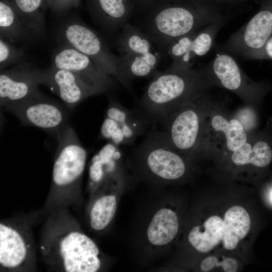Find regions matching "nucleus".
<instances>
[{"label":"nucleus","instance_id":"f257e3e1","mask_svg":"<svg viewBox=\"0 0 272 272\" xmlns=\"http://www.w3.org/2000/svg\"><path fill=\"white\" fill-rule=\"evenodd\" d=\"M146 10L144 32L162 51L179 37L225 22L218 4L212 0H157Z\"/></svg>","mask_w":272,"mask_h":272},{"label":"nucleus","instance_id":"f03ea898","mask_svg":"<svg viewBox=\"0 0 272 272\" xmlns=\"http://www.w3.org/2000/svg\"><path fill=\"white\" fill-rule=\"evenodd\" d=\"M213 85L207 69L170 66L157 71L141 99L144 114L152 120H162Z\"/></svg>","mask_w":272,"mask_h":272},{"label":"nucleus","instance_id":"7ed1b4c3","mask_svg":"<svg viewBox=\"0 0 272 272\" xmlns=\"http://www.w3.org/2000/svg\"><path fill=\"white\" fill-rule=\"evenodd\" d=\"M251 224L247 210L234 205L209 215L201 225L191 230L188 239L194 248L202 253L217 249L232 252L248 235Z\"/></svg>","mask_w":272,"mask_h":272},{"label":"nucleus","instance_id":"20e7f679","mask_svg":"<svg viewBox=\"0 0 272 272\" xmlns=\"http://www.w3.org/2000/svg\"><path fill=\"white\" fill-rule=\"evenodd\" d=\"M208 99L205 91L162 121L164 132L180 152L193 154L201 149Z\"/></svg>","mask_w":272,"mask_h":272},{"label":"nucleus","instance_id":"39448f33","mask_svg":"<svg viewBox=\"0 0 272 272\" xmlns=\"http://www.w3.org/2000/svg\"><path fill=\"white\" fill-rule=\"evenodd\" d=\"M58 34L62 45L87 55L102 71L129 89L120 57L110 51L95 31L82 22L73 21L62 25Z\"/></svg>","mask_w":272,"mask_h":272},{"label":"nucleus","instance_id":"423d86ee","mask_svg":"<svg viewBox=\"0 0 272 272\" xmlns=\"http://www.w3.org/2000/svg\"><path fill=\"white\" fill-rule=\"evenodd\" d=\"M117 43L129 86L131 80L154 75L157 72L163 51L144 31L127 23L121 29Z\"/></svg>","mask_w":272,"mask_h":272},{"label":"nucleus","instance_id":"0eeeda50","mask_svg":"<svg viewBox=\"0 0 272 272\" xmlns=\"http://www.w3.org/2000/svg\"><path fill=\"white\" fill-rule=\"evenodd\" d=\"M46 258L67 272H96L101 266L99 250L88 236L78 230L60 235L45 250Z\"/></svg>","mask_w":272,"mask_h":272},{"label":"nucleus","instance_id":"6e6552de","mask_svg":"<svg viewBox=\"0 0 272 272\" xmlns=\"http://www.w3.org/2000/svg\"><path fill=\"white\" fill-rule=\"evenodd\" d=\"M57 146L53 166L52 181L56 188H66L79 183L87 152L73 127L66 124L57 134Z\"/></svg>","mask_w":272,"mask_h":272},{"label":"nucleus","instance_id":"1a4fd4ad","mask_svg":"<svg viewBox=\"0 0 272 272\" xmlns=\"http://www.w3.org/2000/svg\"><path fill=\"white\" fill-rule=\"evenodd\" d=\"M25 125L44 130L58 132L66 125V112L62 106L40 90L22 100L3 107Z\"/></svg>","mask_w":272,"mask_h":272},{"label":"nucleus","instance_id":"9d476101","mask_svg":"<svg viewBox=\"0 0 272 272\" xmlns=\"http://www.w3.org/2000/svg\"><path fill=\"white\" fill-rule=\"evenodd\" d=\"M137 149L145 156L149 169L158 177L174 180L185 174V161L164 131L150 133Z\"/></svg>","mask_w":272,"mask_h":272},{"label":"nucleus","instance_id":"9b49d317","mask_svg":"<svg viewBox=\"0 0 272 272\" xmlns=\"http://www.w3.org/2000/svg\"><path fill=\"white\" fill-rule=\"evenodd\" d=\"M207 70L214 85L217 84L246 100L258 101L271 88L248 78L235 59L223 52L217 54Z\"/></svg>","mask_w":272,"mask_h":272},{"label":"nucleus","instance_id":"f8f14e48","mask_svg":"<svg viewBox=\"0 0 272 272\" xmlns=\"http://www.w3.org/2000/svg\"><path fill=\"white\" fill-rule=\"evenodd\" d=\"M272 36V5H264L223 45L232 54L248 58L260 50Z\"/></svg>","mask_w":272,"mask_h":272},{"label":"nucleus","instance_id":"ddd939ff","mask_svg":"<svg viewBox=\"0 0 272 272\" xmlns=\"http://www.w3.org/2000/svg\"><path fill=\"white\" fill-rule=\"evenodd\" d=\"M225 22L211 24L179 37L170 43L165 51L173 60L171 66L192 68L195 60L206 54Z\"/></svg>","mask_w":272,"mask_h":272},{"label":"nucleus","instance_id":"4468645a","mask_svg":"<svg viewBox=\"0 0 272 272\" xmlns=\"http://www.w3.org/2000/svg\"><path fill=\"white\" fill-rule=\"evenodd\" d=\"M51 66L70 71L103 92L112 86L115 80L102 71L90 57L65 45L53 55Z\"/></svg>","mask_w":272,"mask_h":272},{"label":"nucleus","instance_id":"2eb2a0df","mask_svg":"<svg viewBox=\"0 0 272 272\" xmlns=\"http://www.w3.org/2000/svg\"><path fill=\"white\" fill-rule=\"evenodd\" d=\"M40 78L41 85L49 88L69 108H73L90 96L103 92L74 73L52 66L40 70Z\"/></svg>","mask_w":272,"mask_h":272},{"label":"nucleus","instance_id":"dca6fc26","mask_svg":"<svg viewBox=\"0 0 272 272\" xmlns=\"http://www.w3.org/2000/svg\"><path fill=\"white\" fill-rule=\"evenodd\" d=\"M40 85V70L26 62L1 70V106L28 98L39 91Z\"/></svg>","mask_w":272,"mask_h":272},{"label":"nucleus","instance_id":"f3484780","mask_svg":"<svg viewBox=\"0 0 272 272\" xmlns=\"http://www.w3.org/2000/svg\"><path fill=\"white\" fill-rule=\"evenodd\" d=\"M230 159L236 166L250 165L260 171L265 170L272 162V119L254 140L247 141L231 152Z\"/></svg>","mask_w":272,"mask_h":272},{"label":"nucleus","instance_id":"a211bd4d","mask_svg":"<svg viewBox=\"0 0 272 272\" xmlns=\"http://www.w3.org/2000/svg\"><path fill=\"white\" fill-rule=\"evenodd\" d=\"M29 246L16 228L2 222L0 224V265L1 269L16 270L26 262Z\"/></svg>","mask_w":272,"mask_h":272},{"label":"nucleus","instance_id":"6ab92c4d","mask_svg":"<svg viewBox=\"0 0 272 272\" xmlns=\"http://www.w3.org/2000/svg\"><path fill=\"white\" fill-rule=\"evenodd\" d=\"M92 12L96 22L109 31L121 29L128 23L133 10L132 0H92Z\"/></svg>","mask_w":272,"mask_h":272},{"label":"nucleus","instance_id":"aec40b11","mask_svg":"<svg viewBox=\"0 0 272 272\" xmlns=\"http://www.w3.org/2000/svg\"><path fill=\"white\" fill-rule=\"evenodd\" d=\"M178 227L176 213L169 209H162L156 213L149 226L148 239L155 245L167 244L176 235Z\"/></svg>","mask_w":272,"mask_h":272},{"label":"nucleus","instance_id":"412c9836","mask_svg":"<svg viewBox=\"0 0 272 272\" xmlns=\"http://www.w3.org/2000/svg\"><path fill=\"white\" fill-rule=\"evenodd\" d=\"M0 34L13 43H25L34 38L16 10L4 1L0 2Z\"/></svg>","mask_w":272,"mask_h":272},{"label":"nucleus","instance_id":"4be33fe9","mask_svg":"<svg viewBox=\"0 0 272 272\" xmlns=\"http://www.w3.org/2000/svg\"><path fill=\"white\" fill-rule=\"evenodd\" d=\"M210 124L215 132L222 133L224 136L226 147L230 152L248 141L247 131L235 117L228 118L220 113H215L211 116Z\"/></svg>","mask_w":272,"mask_h":272},{"label":"nucleus","instance_id":"5701e85b","mask_svg":"<svg viewBox=\"0 0 272 272\" xmlns=\"http://www.w3.org/2000/svg\"><path fill=\"white\" fill-rule=\"evenodd\" d=\"M106 116L114 120L123 133L126 145L131 144L144 131V119L136 117L132 112L113 100L107 108Z\"/></svg>","mask_w":272,"mask_h":272},{"label":"nucleus","instance_id":"b1692460","mask_svg":"<svg viewBox=\"0 0 272 272\" xmlns=\"http://www.w3.org/2000/svg\"><path fill=\"white\" fill-rule=\"evenodd\" d=\"M18 14L34 38L41 36L45 22L39 10L43 0H14Z\"/></svg>","mask_w":272,"mask_h":272},{"label":"nucleus","instance_id":"393cba45","mask_svg":"<svg viewBox=\"0 0 272 272\" xmlns=\"http://www.w3.org/2000/svg\"><path fill=\"white\" fill-rule=\"evenodd\" d=\"M116 206V199L114 195H104L97 199L90 212L92 228L97 231L104 229L113 219Z\"/></svg>","mask_w":272,"mask_h":272},{"label":"nucleus","instance_id":"a878e982","mask_svg":"<svg viewBox=\"0 0 272 272\" xmlns=\"http://www.w3.org/2000/svg\"><path fill=\"white\" fill-rule=\"evenodd\" d=\"M13 42L0 36V67L3 70L25 63L22 50L15 46Z\"/></svg>","mask_w":272,"mask_h":272},{"label":"nucleus","instance_id":"bb28decb","mask_svg":"<svg viewBox=\"0 0 272 272\" xmlns=\"http://www.w3.org/2000/svg\"><path fill=\"white\" fill-rule=\"evenodd\" d=\"M237 261L233 258L225 257L219 258L214 255H210L205 258L200 263V268L202 271H209L216 268H221L225 272H235L238 270Z\"/></svg>","mask_w":272,"mask_h":272},{"label":"nucleus","instance_id":"cd10ccee","mask_svg":"<svg viewBox=\"0 0 272 272\" xmlns=\"http://www.w3.org/2000/svg\"><path fill=\"white\" fill-rule=\"evenodd\" d=\"M248 58L272 59V36L268 39L260 50L252 54Z\"/></svg>","mask_w":272,"mask_h":272},{"label":"nucleus","instance_id":"c85d7f7f","mask_svg":"<svg viewBox=\"0 0 272 272\" xmlns=\"http://www.w3.org/2000/svg\"><path fill=\"white\" fill-rule=\"evenodd\" d=\"M134 7L137 6L138 8L146 10L153 5L157 0H132Z\"/></svg>","mask_w":272,"mask_h":272},{"label":"nucleus","instance_id":"c756f323","mask_svg":"<svg viewBox=\"0 0 272 272\" xmlns=\"http://www.w3.org/2000/svg\"><path fill=\"white\" fill-rule=\"evenodd\" d=\"M75 0H56L53 6L55 10H60L62 8L67 7L68 4L73 3L72 1Z\"/></svg>","mask_w":272,"mask_h":272},{"label":"nucleus","instance_id":"7c9ffc66","mask_svg":"<svg viewBox=\"0 0 272 272\" xmlns=\"http://www.w3.org/2000/svg\"><path fill=\"white\" fill-rule=\"evenodd\" d=\"M214 2L219 4H237L244 2L248 0H212Z\"/></svg>","mask_w":272,"mask_h":272},{"label":"nucleus","instance_id":"2f4dec72","mask_svg":"<svg viewBox=\"0 0 272 272\" xmlns=\"http://www.w3.org/2000/svg\"><path fill=\"white\" fill-rule=\"evenodd\" d=\"M266 197L268 203L272 207V183L268 185L267 188Z\"/></svg>","mask_w":272,"mask_h":272}]
</instances>
